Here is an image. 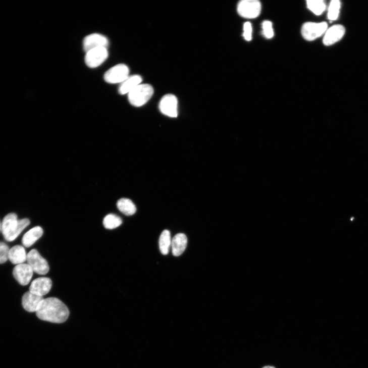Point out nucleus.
<instances>
[{
	"label": "nucleus",
	"mask_w": 368,
	"mask_h": 368,
	"mask_svg": "<svg viewBox=\"0 0 368 368\" xmlns=\"http://www.w3.org/2000/svg\"><path fill=\"white\" fill-rule=\"evenodd\" d=\"M154 90L148 84H140L128 94L129 101L133 106L141 107L146 104L152 96Z\"/></svg>",
	"instance_id": "3"
},
{
	"label": "nucleus",
	"mask_w": 368,
	"mask_h": 368,
	"mask_svg": "<svg viewBox=\"0 0 368 368\" xmlns=\"http://www.w3.org/2000/svg\"><path fill=\"white\" fill-rule=\"evenodd\" d=\"M341 9V3L339 0H333L329 7L328 19L330 21L336 20L339 16Z\"/></svg>",
	"instance_id": "23"
},
{
	"label": "nucleus",
	"mask_w": 368,
	"mask_h": 368,
	"mask_svg": "<svg viewBox=\"0 0 368 368\" xmlns=\"http://www.w3.org/2000/svg\"><path fill=\"white\" fill-rule=\"evenodd\" d=\"M52 285V280L46 277H41L34 280L29 288L31 293L43 297L47 295L51 289Z\"/></svg>",
	"instance_id": "11"
},
{
	"label": "nucleus",
	"mask_w": 368,
	"mask_h": 368,
	"mask_svg": "<svg viewBox=\"0 0 368 368\" xmlns=\"http://www.w3.org/2000/svg\"><path fill=\"white\" fill-rule=\"evenodd\" d=\"M129 73L130 69L127 65L119 64L107 71L104 79L109 84H121L129 76Z\"/></svg>",
	"instance_id": "5"
},
{
	"label": "nucleus",
	"mask_w": 368,
	"mask_h": 368,
	"mask_svg": "<svg viewBox=\"0 0 368 368\" xmlns=\"http://www.w3.org/2000/svg\"><path fill=\"white\" fill-rule=\"evenodd\" d=\"M187 236L183 233H179L173 237L171 247L175 256H180L184 253L187 247Z\"/></svg>",
	"instance_id": "16"
},
{
	"label": "nucleus",
	"mask_w": 368,
	"mask_h": 368,
	"mask_svg": "<svg viewBox=\"0 0 368 368\" xmlns=\"http://www.w3.org/2000/svg\"><path fill=\"white\" fill-rule=\"evenodd\" d=\"M243 36L244 39L247 41H250L252 37V27L251 23H245L243 25Z\"/></svg>",
	"instance_id": "26"
},
{
	"label": "nucleus",
	"mask_w": 368,
	"mask_h": 368,
	"mask_svg": "<svg viewBox=\"0 0 368 368\" xmlns=\"http://www.w3.org/2000/svg\"><path fill=\"white\" fill-rule=\"evenodd\" d=\"M2 230V224L1 222H0V231Z\"/></svg>",
	"instance_id": "28"
},
{
	"label": "nucleus",
	"mask_w": 368,
	"mask_h": 368,
	"mask_svg": "<svg viewBox=\"0 0 368 368\" xmlns=\"http://www.w3.org/2000/svg\"><path fill=\"white\" fill-rule=\"evenodd\" d=\"M37 317L41 320L54 323H63L69 316L67 306L60 299L48 298L39 304L36 311Z\"/></svg>",
	"instance_id": "1"
},
{
	"label": "nucleus",
	"mask_w": 368,
	"mask_h": 368,
	"mask_svg": "<svg viewBox=\"0 0 368 368\" xmlns=\"http://www.w3.org/2000/svg\"><path fill=\"white\" fill-rule=\"evenodd\" d=\"M142 81V78L139 75L129 76L123 83L120 84L119 93L121 95L130 93L141 84Z\"/></svg>",
	"instance_id": "15"
},
{
	"label": "nucleus",
	"mask_w": 368,
	"mask_h": 368,
	"mask_svg": "<svg viewBox=\"0 0 368 368\" xmlns=\"http://www.w3.org/2000/svg\"><path fill=\"white\" fill-rule=\"evenodd\" d=\"M30 223L27 219L19 220L15 214L8 215L2 224V231L5 239L8 241L15 240Z\"/></svg>",
	"instance_id": "2"
},
{
	"label": "nucleus",
	"mask_w": 368,
	"mask_h": 368,
	"mask_svg": "<svg viewBox=\"0 0 368 368\" xmlns=\"http://www.w3.org/2000/svg\"><path fill=\"white\" fill-rule=\"evenodd\" d=\"M27 257L25 248L21 245H15L10 250L9 259L14 265L24 264L27 260Z\"/></svg>",
	"instance_id": "18"
},
{
	"label": "nucleus",
	"mask_w": 368,
	"mask_h": 368,
	"mask_svg": "<svg viewBox=\"0 0 368 368\" xmlns=\"http://www.w3.org/2000/svg\"><path fill=\"white\" fill-rule=\"evenodd\" d=\"M307 8L317 16H320L325 11L326 6L323 0H308L306 2Z\"/></svg>",
	"instance_id": "21"
},
{
	"label": "nucleus",
	"mask_w": 368,
	"mask_h": 368,
	"mask_svg": "<svg viewBox=\"0 0 368 368\" xmlns=\"http://www.w3.org/2000/svg\"><path fill=\"white\" fill-rule=\"evenodd\" d=\"M345 28L341 25H336L327 29L325 33L323 43L326 46L332 45L341 40L345 33Z\"/></svg>",
	"instance_id": "12"
},
{
	"label": "nucleus",
	"mask_w": 368,
	"mask_h": 368,
	"mask_svg": "<svg viewBox=\"0 0 368 368\" xmlns=\"http://www.w3.org/2000/svg\"><path fill=\"white\" fill-rule=\"evenodd\" d=\"M122 223L121 219L115 215L110 214L103 219L104 227L108 229H114L119 227Z\"/></svg>",
	"instance_id": "22"
},
{
	"label": "nucleus",
	"mask_w": 368,
	"mask_h": 368,
	"mask_svg": "<svg viewBox=\"0 0 368 368\" xmlns=\"http://www.w3.org/2000/svg\"><path fill=\"white\" fill-rule=\"evenodd\" d=\"M261 5L257 0H243L237 6V12L242 17L255 19L261 13Z\"/></svg>",
	"instance_id": "4"
},
{
	"label": "nucleus",
	"mask_w": 368,
	"mask_h": 368,
	"mask_svg": "<svg viewBox=\"0 0 368 368\" xmlns=\"http://www.w3.org/2000/svg\"><path fill=\"white\" fill-rule=\"evenodd\" d=\"M43 234V230L39 226L30 229L24 234L22 238L24 246L26 248L31 247Z\"/></svg>",
	"instance_id": "17"
},
{
	"label": "nucleus",
	"mask_w": 368,
	"mask_h": 368,
	"mask_svg": "<svg viewBox=\"0 0 368 368\" xmlns=\"http://www.w3.org/2000/svg\"><path fill=\"white\" fill-rule=\"evenodd\" d=\"M43 300V297L35 295L29 291L22 297V305L26 311L36 312L39 304Z\"/></svg>",
	"instance_id": "14"
},
{
	"label": "nucleus",
	"mask_w": 368,
	"mask_h": 368,
	"mask_svg": "<svg viewBox=\"0 0 368 368\" xmlns=\"http://www.w3.org/2000/svg\"><path fill=\"white\" fill-rule=\"evenodd\" d=\"M108 45L107 37L98 33L90 34L86 36L83 41V47L86 52L99 48H107Z\"/></svg>",
	"instance_id": "9"
},
{
	"label": "nucleus",
	"mask_w": 368,
	"mask_h": 368,
	"mask_svg": "<svg viewBox=\"0 0 368 368\" xmlns=\"http://www.w3.org/2000/svg\"><path fill=\"white\" fill-rule=\"evenodd\" d=\"M10 250L8 244L0 241V264H4L8 261Z\"/></svg>",
	"instance_id": "24"
},
{
	"label": "nucleus",
	"mask_w": 368,
	"mask_h": 368,
	"mask_svg": "<svg viewBox=\"0 0 368 368\" xmlns=\"http://www.w3.org/2000/svg\"><path fill=\"white\" fill-rule=\"evenodd\" d=\"M172 241L170 231L166 230L163 231L159 239V248L163 255H167L169 253Z\"/></svg>",
	"instance_id": "20"
},
{
	"label": "nucleus",
	"mask_w": 368,
	"mask_h": 368,
	"mask_svg": "<svg viewBox=\"0 0 368 368\" xmlns=\"http://www.w3.org/2000/svg\"><path fill=\"white\" fill-rule=\"evenodd\" d=\"M263 34L268 39H271L274 36V30L273 24L271 21H265L262 23Z\"/></svg>",
	"instance_id": "25"
},
{
	"label": "nucleus",
	"mask_w": 368,
	"mask_h": 368,
	"mask_svg": "<svg viewBox=\"0 0 368 368\" xmlns=\"http://www.w3.org/2000/svg\"><path fill=\"white\" fill-rule=\"evenodd\" d=\"M118 210L127 216L134 215L136 212V207L134 202L128 198L119 199L117 203Z\"/></svg>",
	"instance_id": "19"
},
{
	"label": "nucleus",
	"mask_w": 368,
	"mask_h": 368,
	"mask_svg": "<svg viewBox=\"0 0 368 368\" xmlns=\"http://www.w3.org/2000/svg\"><path fill=\"white\" fill-rule=\"evenodd\" d=\"M27 261L33 272L39 275H45L49 271L47 260L35 249L32 250L27 254Z\"/></svg>",
	"instance_id": "7"
},
{
	"label": "nucleus",
	"mask_w": 368,
	"mask_h": 368,
	"mask_svg": "<svg viewBox=\"0 0 368 368\" xmlns=\"http://www.w3.org/2000/svg\"><path fill=\"white\" fill-rule=\"evenodd\" d=\"M178 99L173 94H167L161 100L159 108L160 111L170 117L176 118L178 116Z\"/></svg>",
	"instance_id": "8"
},
{
	"label": "nucleus",
	"mask_w": 368,
	"mask_h": 368,
	"mask_svg": "<svg viewBox=\"0 0 368 368\" xmlns=\"http://www.w3.org/2000/svg\"><path fill=\"white\" fill-rule=\"evenodd\" d=\"M328 25L326 22H307L302 26L301 34L305 40L312 41L325 34Z\"/></svg>",
	"instance_id": "6"
},
{
	"label": "nucleus",
	"mask_w": 368,
	"mask_h": 368,
	"mask_svg": "<svg viewBox=\"0 0 368 368\" xmlns=\"http://www.w3.org/2000/svg\"><path fill=\"white\" fill-rule=\"evenodd\" d=\"M33 271L28 264L17 265L14 269L13 275L16 280L22 285H28L33 276Z\"/></svg>",
	"instance_id": "13"
},
{
	"label": "nucleus",
	"mask_w": 368,
	"mask_h": 368,
	"mask_svg": "<svg viewBox=\"0 0 368 368\" xmlns=\"http://www.w3.org/2000/svg\"><path fill=\"white\" fill-rule=\"evenodd\" d=\"M262 368H275V367L273 366L268 365V366H265L263 367Z\"/></svg>",
	"instance_id": "27"
},
{
	"label": "nucleus",
	"mask_w": 368,
	"mask_h": 368,
	"mask_svg": "<svg viewBox=\"0 0 368 368\" xmlns=\"http://www.w3.org/2000/svg\"><path fill=\"white\" fill-rule=\"evenodd\" d=\"M108 51L107 48H99L86 52L85 62L91 68H95L101 65L108 58Z\"/></svg>",
	"instance_id": "10"
}]
</instances>
